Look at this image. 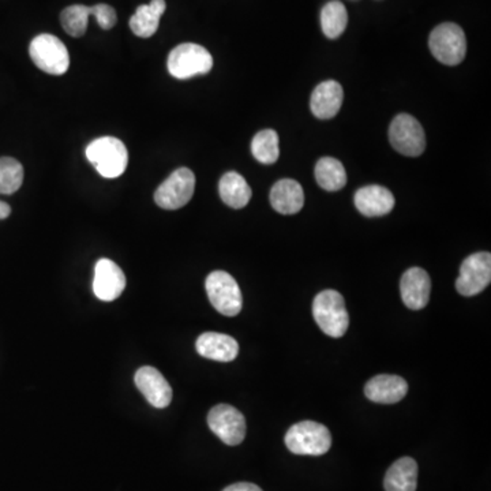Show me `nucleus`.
<instances>
[{
    "instance_id": "nucleus-27",
    "label": "nucleus",
    "mask_w": 491,
    "mask_h": 491,
    "mask_svg": "<svg viewBox=\"0 0 491 491\" xmlns=\"http://www.w3.org/2000/svg\"><path fill=\"white\" fill-rule=\"evenodd\" d=\"M24 182V167L12 158H0V194H14Z\"/></svg>"
},
{
    "instance_id": "nucleus-25",
    "label": "nucleus",
    "mask_w": 491,
    "mask_h": 491,
    "mask_svg": "<svg viewBox=\"0 0 491 491\" xmlns=\"http://www.w3.org/2000/svg\"><path fill=\"white\" fill-rule=\"evenodd\" d=\"M252 153L261 164H274L280 158L279 134L268 129L253 139Z\"/></svg>"
},
{
    "instance_id": "nucleus-1",
    "label": "nucleus",
    "mask_w": 491,
    "mask_h": 491,
    "mask_svg": "<svg viewBox=\"0 0 491 491\" xmlns=\"http://www.w3.org/2000/svg\"><path fill=\"white\" fill-rule=\"evenodd\" d=\"M86 158L97 172L108 179L120 177L128 168V148L115 137L94 140L86 148Z\"/></svg>"
},
{
    "instance_id": "nucleus-14",
    "label": "nucleus",
    "mask_w": 491,
    "mask_h": 491,
    "mask_svg": "<svg viewBox=\"0 0 491 491\" xmlns=\"http://www.w3.org/2000/svg\"><path fill=\"white\" fill-rule=\"evenodd\" d=\"M356 209L366 217H381L392 212L395 197L392 191L379 185L364 186L353 197Z\"/></svg>"
},
{
    "instance_id": "nucleus-13",
    "label": "nucleus",
    "mask_w": 491,
    "mask_h": 491,
    "mask_svg": "<svg viewBox=\"0 0 491 491\" xmlns=\"http://www.w3.org/2000/svg\"><path fill=\"white\" fill-rule=\"evenodd\" d=\"M140 392L156 409H166L171 404L172 388L163 374L155 367L144 366L140 369L134 377Z\"/></svg>"
},
{
    "instance_id": "nucleus-20",
    "label": "nucleus",
    "mask_w": 491,
    "mask_h": 491,
    "mask_svg": "<svg viewBox=\"0 0 491 491\" xmlns=\"http://www.w3.org/2000/svg\"><path fill=\"white\" fill-rule=\"evenodd\" d=\"M385 491H417L418 464L414 458L401 457L385 475Z\"/></svg>"
},
{
    "instance_id": "nucleus-28",
    "label": "nucleus",
    "mask_w": 491,
    "mask_h": 491,
    "mask_svg": "<svg viewBox=\"0 0 491 491\" xmlns=\"http://www.w3.org/2000/svg\"><path fill=\"white\" fill-rule=\"evenodd\" d=\"M91 15L96 18L97 24L101 26L104 31H110L116 25V12L113 7L108 6V5H96L91 6Z\"/></svg>"
},
{
    "instance_id": "nucleus-12",
    "label": "nucleus",
    "mask_w": 491,
    "mask_h": 491,
    "mask_svg": "<svg viewBox=\"0 0 491 491\" xmlns=\"http://www.w3.org/2000/svg\"><path fill=\"white\" fill-rule=\"evenodd\" d=\"M126 288V276L113 261L101 258L94 268V295L102 302H112L121 295Z\"/></svg>"
},
{
    "instance_id": "nucleus-4",
    "label": "nucleus",
    "mask_w": 491,
    "mask_h": 491,
    "mask_svg": "<svg viewBox=\"0 0 491 491\" xmlns=\"http://www.w3.org/2000/svg\"><path fill=\"white\" fill-rule=\"evenodd\" d=\"M167 66L172 77L188 80L197 75L207 74L212 70L213 58L202 45L185 43L171 51Z\"/></svg>"
},
{
    "instance_id": "nucleus-30",
    "label": "nucleus",
    "mask_w": 491,
    "mask_h": 491,
    "mask_svg": "<svg viewBox=\"0 0 491 491\" xmlns=\"http://www.w3.org/2000/svg\"><path fill=\"white\" fill-rule=\"evenodd\" d=\"M12 215V207L6 202L0 201V220L9 217Z\"/></svg>"
},
{
    "instance_id": "nucleus-26",
    "label": "nucleus",
    "mask_w": 491,
    "mask_h": 491,
    "mask_svg": "<svg viewBox=\"0 0 491 491\" xmlns=\"http://www.w3.org/2000/svg\"><path fill=\"white\" fill-rule=\"evenodd\" d=\"M91 15V7L74 5L62 12L61 23L66 34L72 37H82L88 29V20Z\"/></svg>"
},
{
    "instance_id": "nucleus-19",
    "label": "nucleus",
    "mask_w": 491,
    "mask_h": 491,
    "mask_svg": "<svg viewBox=\"0 0 491 491\" xmlns=\"http://www.w3.org/2000/svg\"><path fill=\"white\" fill-rule=\"evenodd\" d=\"M272 207L282 215H295L304 205V193L302 186L294 179H282L274 183L271 190Z\"/></svg>"
},
{
    "instance_id": "nucleus-11",
    "label": "nucleus",
    "mask_w": 491,
    "mask_h": 491,
    "mask_svg": "<svg viewBox=\"0 0 491 491\" xmlns=\"http://www.w3.org/2000/svg\"><path fill=\"white\" fill-rule=\"evenodd\" d=\"M210 430L229 447L242 444L246 437V419L242 412L229 404H218L207 415Z\"/></svg>"
},
{
    "instance_id": "nucleus-10",
    "label": "nucleus",
    "mask_w": 491,
    "mask_h": 491,
    "mask_svg": "<svg viewBox=\"0 0 491 491\" xmlns=\"http://www.w3.org/2000/svg\"><path fill=\"white\" fill-rule=\"evenodd\" d=\"M491 282V255L480 252L469 255L460 266L456 290L463 296H475L485 291Z\"/></svg>"
},
{
    "instance_id": "nucleus-21",
    "label": "nucleus",
    "mask_w": 491,
    "mask_h": 491,
    "mask_svg": "<svg viewBox=\"0 0 491 491\" xmlns=\"http://www.w3.org/2000/svg\"><path fill=\"white\" fill-rule=\"evenodd\" d=\"M166 9V0H152L149 5H142L130 18L131 32L142 39L152 37L158 32L161 15Z\"/></svg>"
},
{
    "instance_id": "nucleus-6",
    "label": "nucleus",
    "mask_w": 491,
    "mask_h": 491,
    "mask_svg": "<svg viewBox=\"0 0 491 491\" xmlns=\"http://www.w3.org/2000/svg\"><path fill=\"white\" fill-rule=\"evenodd\" d=\"M207 298L212 306L226 317L239 314L243 306L242 291L236 280L224 271L212 272L205 282Z\"/></svg>"
},
{
    "instance_id": "nucleus-29",
    "label": "nucleus",
    "mask_w": 491,
    "mask_h": 491,
    "mask_svg": "<svg viewBox=\"0 0 491 491\" xmlns=\"http://www.w3.org/2000/svg\"><path fill=\"white\" fill-rule=\"evenodd\" d=\"M223 491H263V488L258 487L255 483L240 482L228 486Z\"/></svg>"
},
{
    "instance_id": "nucleus-15",
    "label": "nucleus",
    "mask_w": 491,
    "mask_h": 491,
    "mask_svg": "<svg viewBox=\"0 0 491 491\" xmlns=\"http://www.w3.org/2000/svg\"><path fill=\"white\" fill-rule=\"evenodd\" d=\"M401 298L411 310H422L430 301L431 280L422 268H411L403 274L400 282Z\"/></svg>"
},
{
    "instance_id": "nucleus-18",
    "label": "nucleus",
    "mask_w": 491,
    "mask_h": 491,
    "mask_svg": "<svg viewBox=\"0 0 491 491\" xmlns=\"http://www.w3.org/2000/svg\"><path fill=\"white\" fill-rule=\"evenodd\" d=\"M197 352L216 361H232L239 353V344L228 334L207 332L197 339Z\"/></svg>"
},
{
    "instance_id": "nucleus-7",
    "label": "nucleus",
    "mask_w": 491,
    "mask_h": 491,
    "mask_svg": "<svg viewBox=\"0 0 491 491\" xmlns=\"http://www.w3.org/2000/svg\"><path fill=\"white\" fill-rule=\"evenodd\" d=\"M34 63L51 75H63L70 67V55L66 45L53 34H40L32 40L29 47Z\"/></svg>"
},
{
    "instance_id": "nucleus-17",
    "label": "nucleus",
    "mask_w": 491,
    "mask_h": 491,
    "mask_svg": "<svg viewBox=\"0 0 491 491\" xmlns=\"http://www.w3.org/2000/svg\"><path fill=\"white\" fill-rule=\"evenodd\" d=\"M344 100V91L337 81L321 82L313 91L310 108L318 119H332L339 113Z\"/></svg>"
},
{
    "instance_id": "nucleus-3",
    "label": "nucleus",
    "mask_w": 491,
    "mask_h": 491,
    "mask_svg": "<svg viewBox=\"0 0 491 491\" xmlns=\"http://www.w3.org/2000/svg\"><path fill=\"white\" fill-rule=\"evenodd\" d=\"M285 445L295 455L323 456L331 449V431L321 423L303 420L287 431Z\"/></svg>"
},
{
    "instance_id": "nucleus-22",
    "label": "nucleus",
    "mask_w": 491,
    "mask_h": 491,
    "mask_svg": "<svg viewBox=\"0 0 491 491\" xmlns=\"http://www.w3.org/2000/svg\"><path fill=\"white\" fill-rule=\"evenodd\" d=\"M221 199L234 209H242L252 199L253 191L245 178L237 172H226L218 183Z\"/></svg>"
},
{
    "instance_id": "nucleus-23",
    "label": "nucleus",
    "mask_w": 491,
    "mask_h": 491,
    "mask_svg": "<svg viewBox=\"0 0 491 491\" xmlns=\"http://www.w3.org/2000/svg\"><path fill=\"white\" fill-rule=\"evenodd\" d=\"M315 179L323 190L339 191L347 183V174L344 166L337 159L323 158L315 166Z\"/></svg>"
},
{
    "instance_id": "nucleus-9",
    "label": "nucleus",
    "mask_w": 491,
    "mask_h": 491,
    "mask_svg": "<svg viewBox=\"0 0 491 491\" xmlns=\"http://www.w3.org/2000/svg\"><path fill=\"white\" fill-rule=\"evenodd\" d=\"M196 190V177L188 168H179L169 175L156 190L155 201L161 209L177 210L191 201Z\"/></svg>"
},
{
    "instance_id": "nucleus-16",
    "label": "nucleus",
    "mask_w": 491,
    "mask_h": 491,
    "mask_svg": "<svg viewBox=\"0 0 491 491\" xmlns=\"http://www.w3.org/2000/svg\"><path fill=\"white\" fill-rule=\"evenodd\" d=\"M409 393V384L403 377L381 374L367 382L364 395L369 400L379 404H396Z\"/></svg>"
},
{
    "instance_id": "nucleus-5",
    "label": "nucleus",
    "mask_w": 491,
    "mask_h": 491,
    "mask_svg": "<svg viewBox=\"0 0 491 491\" xmlns=\"http://www.w3.org/2000/svg\"><path fill=\"white\" fill-rule=\"evenodd\" d=\"M428 48L434 58L442 64L457 66L466 58V34L456 24H441L431 32L428 37Z\"/></svg>"
},
{
    "instance_id": "nucleus-8",
    "label": "nucleus",
    "mask_w": 491,
    "mask_h": 491,
    "mask_svg": "<svg viewBox=\"0 0 491 491\" xmlns=\"http://www.w3.org/2000/svg\"><path fill=\"white\" fill-rule=\"evenodd\" d=\"M390 145L401 155L418 158L426 149V134L422 125L409 113L393 119L390 128Z\"/></svg>"
},
{
    "instance_id": "nucleus-2",
    "label": "nucleus",
    "mask_w": 491,
    "mask_h": 491,
    "mask_svg": "<svg viewBox=\"0 0 491 491\" xmlns=\"http://www.w3.org/2000/svg\"><path fill=\"white\" fill-rule=\"evenodd\" d=\"M313 315L321 331L333 339L344 336L350 326L344 298L337 291L325 290L318 294L313 302Z\"/></svg>"
},
{
    "instance_id": "nucleus-24",
    "label": "nucleus",
    "mask_w": 491,
    "mask_h": 491,
    "mask_svg": "<svg viewBox=\"0 0 491 491\" xmlns=\"http://www.w3.org/2000/svg\"><path fill=\"white\" fill-rule=\"evenodd\" d=\"M347 24V9L339 0H332L321 10V28L328 39H339L344 34Z\"/></svg>"
}]
</instances>
